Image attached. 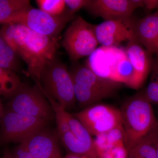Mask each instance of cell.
<instances>
[{"label":"cell","mask_w":158,"mask_h":158,"mask_svg":"<svg viewBox=\"0 0 158 158\" xmlns=\"http://www.w3.org/2000/svg\"><path fill=\"white\" fill-rule=\"evenodd\" d=\"M14 154L15 158H36L20 144L15 149Z\"/></svg>","instance_id":"obj_24"},{"label":"cell","mask_w":158,"mask_h":158,"mask_svg":"<svg viewBox=\"0 0 158 158\" xmlns=\"http://www.w3.org/2000/svg\"><path fill=\"white\" fill-rule=\"evenodd\" d=\"M144 8L152 11L158 9V0H144Z\"/></svg>","instance_id":"obj_25"},{"label":"cell","mask_w":158,"mask_h":158,"mask_svg":"<svg viewBox=\"0 0 158 158\" xmlns=\"http://www.w3.org/2000/svg\"><path fill=\"white\" fill-rule=\"evenodd\" d=\"M143 92L146 98L152 104H158V57L153 59L150 80Z\"/></svg>","instance_id":"obj_20"},{"label":"cell","mask_w":158,"mask_h":158,"mask_svg":"<svg viewBox=\"0 0 158 158\" xmlns=\"http://www.w3.org/2000/svg\"><path fill=\"white\" fill-rule=\"evenodd\" d=\"M127 154L125 143H122L111 148L102 158H127Z\"/></svg>","instance_id":"obj_22"},{"label":"cell","mask_w":158,"mask_h":158,"mask_svg":"<svg viewBox=\"0 0 158 158\" xmlns=\"http://www.w3.org/2000/svg\"><path fill=\"white\" fill-rule=\"evenodd\" d=\"M135 35L148 52L158 57V11L137 20Z\"/></svg>","instance_id":"obj_14"},{"label":"cell","mask_w":158,"mask_h":158,"mask_svg":"<svg viewBox=\"0 0 158 158\" xmlns=\"http://www.w3.org/2000/svg\"><path fill=\"white\" fill-rule=\"evenodd\" d=\"M125 53L132 69L131 75L126 85L132 89L138 90L151 71L154 59L152 55L137 40L127 43Z\"/></svg>","instance_id":"obj_11"},{"label":"cell","mask_w":158,"mask_h":158,"mask_svg":"<svg viewBox=\"0 0 158 158\" xmlns=\"http://www.w3.org/2000/svg\"><path fill=\"white\" fill-rule=\"evenodd\" d=\"M62 158H91L85 155H82L74 154L70 153H68L67 154Z\"/></svg>","instance_id":"obj_26"},{"label":"cell","mask_w":158,"mask_h":158,"mask_svg":"<svg viewBox=\"0 0 158 158\" xmlns=\"http://www.w3.org/2000/svg\"><path fill=\"white\" fill-rule=\"evenodd\" d=\"M19 59L16 52L0 37V68L17 73L20 66Z\"/></svg>","instance_id":"obj_18"},{"label":"cell","mask_w":158,"mask_h":158,"mask_svg":"<svg viewBox=\"0 0 158 158\" xmlns=\"http://www.w3.org/2000/svg\"><path fill=\"white\" fill-rule=\"evenodd\" d=\"M137 20L132 16L122 19L104 21L95 25V34L99 44L104 47H111L137 40Z\"/></svg>","instance_id":"obj_10"},{"label":"cell","mask_w":158,"mask_h":158,"mask_svg":"<svg viewBox=\"0 0 158 158\" xmlns=\"http://www.w3.org/2000/svg\"><path fill=\"white\" fill-rule=\"evenodd\" d=\"M2 38L27 66L26 73L35 81H40L44 69L56 56L59 38L34 32L18 24L4 25L0 31Z\"/></svg>","instance_id":"obj_1"},{"label":"cell","mask_w":158,"mask_h":158,"mask_svg":"<svg viewBox=\"0 0 158 158\" xmlns=\"http://www.w3.org/2000/svg\"><path fill=\"white\" fill-rule=\"evenodd\" d=\"M143 7L144 0H88L84 9L107 21L131 17L136 9Z\"/></svg>","instance_id":"obj_12"},{"label":"cell","mask_w":158,"mask_h":158,"mask_svg":"<svg viewBox=\"0 0 158 158\" xmlns=\"http://www.w3.org/2000/svg\"><path fill=\"white\" fill-rule=\"evenodd\" d=\"M77 102L83 108L115 96L122 84L103 78L85 65L74 64L69 70Z\"/></svg>","instance_id":"obj_3"},{"label":"cell","mask_w":158,"mask_h":158,"mask_svg":"<svg viewBox=\"0 0 158 158\" xmlns=\"http://www.w3.org/2000/svg\"><path fill=\"white\" fill-rule=\"evenodd\" d=\"M2 105V104H1ZM1 108V144L22 143L34 133L45 128L49 121Z\"/></svg>","instance_id":"obj_8"},{"label":"cell","mask_w":158,"mask_h":158,"mask_svg":"<svg viewBox=\"0 0 158 158\" xmlns=\"http://www.w3.org/2000/svg\"><path fill=\"white\" fill-rule=\"evenodd\" d=\"M95 26L79 15L66 29L62 45L71 61L76 62L90 56L97 49L99 44L95 34Z\"/></svg>","instance_id":"obj_6"},{"label":"cell","mask_w":158,"mask_h":158,"mask_svg":"<svg viewBox=\"0 0 158 158\" xmlns=\"http://www.w3.org/2000/svg\"><path fill=\"white\" fill-rule=\"evenodd\" d=\"M73 116L95 137L122 126L120 109L105 104L92 105Z\"/></svg>","instance_id":"obj_9"},{"label":"cell","mask_w":158,"mask_h":158,"mask_svg":"<svg viewBox=\"0 0 158 158\" xmlns=\"http://www.w3.org/2000/svg\"><path fill=\"white\" fill-rule=\"evenodd\" d=\"M77 17L76 15H71L68 11L64 15L53 16L40 9L31 7L11 15L2 25H21L41 35L59 38L66 24L74 20Z\"/></svg>","instance_id":"obj_5"},{"label":"cell","mask_w":158,"mask_h":158,"mask_svg":"<svg viewBox=\"0 0 158 158\" xmlns=\"http://www.w3.org/2000/svg\"><path fill=\"white\" fill-rule=\"evenodd\" d=\"M56 158H62V157H61V155H60L58 156Z\"/></svg>","instance_id":"obj_29"},{"label":"cell","mask_w":158,"mask_h":158,"mask_svg":"<svg viewBox=\"0 0 158 158\" xmlns=\"http://www.w3.org/2000/svg\"><path fill=\"white\" fill-rule=\"evenodd\" d=\"M32 7L29 0H0V23L10 16Z\"/></svg>","instance_id":"obj_19"},{"label":"cell","mask_w":158,"mask_h":158,"mask_svg":"<svg viewBox=\"0 0 158 158\" xmlns=\"http://www.w3.org/2000/svg\"><path fill=\"white\" fill-rule=\"evenodd\" d=\"M157 127H158V117L157 118Z\"/></svg>","instance_id":"obj_30"},{"label":"cell","mask_w":158,"mask_h":158,"mask_svg":"<svg viewBox=\"0 0 158 158\" xmlns=\"http://www.w3.org/2000/svg\"><path fill=\"white\" fill-rule=\"evenodd\" d=\"M158 129L128 150L127 158H157Z\"/></svg>","instance_id":"obj_16"},{"label":"cell","mask_w":158,"mask_h":158,"mask_svg":"<svg viewBox=\"0 0 158 158\" xmlns=\"http://www.w3.org/2000/svg\"><path fill=\"white\" fill-rule=\"evenodd\" d=\"M25 85L16 72L0 68V93L2 96L10 99Z\"/></svg>","instance_id":"obj_17"},{"label":"cell","mask_w":158,"mask_h":158,"mask_svg":"<svg viewBox=\"0 0 158 158\" xmlns=\"http://www.w3.org/2000/svg\"><path fill=\"white\" fill-rule=\"evenodd\" d=\"M19 144L36 158H56L61 155L56 138L45 127L34 133Z\"/></svg>","instance_id":"obj_13"},{"label":"cell","mask_w":158,"mask_h":158,"mask_svg":"<svg viewBox=\"0 0 158 158\" xmlns=\"http://www.w3.org/2000/svg\"><path fill=\"white\" fill-rule=\"evenodd\" d=\"M65 1L67 11L71 15H75V13L80 9H84L88 0H65Z\"/></svg>","instance_id":"obj_23"},{"label":"cell","mask_w":158,"mask_h":158,"mask_svg":"<svg viewBox=\"0 0 158 158\" xmlns=\"http://www.w3.org/2000/svg\"><path fill=\"white\" fill-rule=\"evenodd\" d=\"M45 95L57 102L66 110L77 102L73 80L65 63L56 56L44 69L40 81H35Z\"/></svg>","instance_id":"obj_4"},{"label":"cell","mask_w":158,"mask_h":158,"mask_svg":"<svg viewBox=\"0 0 158 158\" xmlns=\"http://www.w3.org/2000/svg\"><path fill=\"white\" fill-rule=\"evenodd\" d=\"M120 110L127 150L158 130L152 104L143 91L128 98Z\"/></svg>","instance_id":"obj_2"},{"label":"cell","mask_w":158,"mask_h":158,"mask_svg":"<svg viewBox=\"0 0 158 158\" xmlns=\"http://www.w3.org/2000/svg\"><path fill=\"white\" fill-rule=\"evenodd\" d=\"M2 158H15L14 154L11 153L10 151L8 150H6L4 153Z\"/></svg>","instance_id":"obj_27"},{"label":"cell","mask_w":158,"mask_h":158,"mask_svg":"<svg viewBox=\"0 0 158 158\" xmlns=\"http://www.w3.org/2000/svg\"><path fill=\"white\" fill-rule=\"evenodd\" d=\"M39 9L53 16L64 15L67 12L65 0H36Z\"/></svg>","instance_id":"obj_21"},{"label":"cell","mask_w":158,"mask_h":158,"mask_svg":"<svg viewBox=\"0 0 158 158\" xmlns=\"http://www.w3.org/2000/svg\"><path fill=\"white\" fill-rule=\"evenodd\" d=\"M94 142L99 158H102L114 146L125 143L124 131L122 126L96 136Z\"/></svg>","instance_id":"obj_15"},{"label":"cell","mask_w":158,"mask_h":158,"mask_svg":"<svg viewBox=\"0 0 158 158\" xmlns=\"http://www.w3.org/2000/svg\"><path fill=\"white\" fill-rule=\"evenodd\" d=\"M6 109L19 114L48 121L55 118L52 105L36 83L33 86L25 85L14 96L9 99Z\"/></svg>","instance_id":"obj_7"},{"label":"cell","mask_w":158,"mask_h":158,"mask_svg":"<svg viewBox=\"0 0 158 158\" xmlns=\"http://www.w3.org/2000/svg\"><path fill=\"white\" fill-rule=\"evenodd\" d=\"M156 149H157V158H158V141L156 145Z\"/></svg>","instance_id":"obj_28"}]
</instances>
